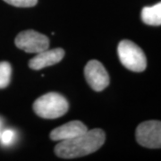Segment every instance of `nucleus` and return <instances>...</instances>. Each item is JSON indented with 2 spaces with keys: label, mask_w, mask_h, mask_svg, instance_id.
<instances>
[{
  "label": "nucleus",
  "mask_w": 161,
  "mask_h": 161,
  "mask_svg": "<svg viewBox=\"0 0 161 161\" xmlns=\"http://www.w3.org/2000/svg\"><path fill=\"white\" fill-rule=\"evenodd\" d=\"M106 140L101 129L88 130L75 138L59 142L55 147V153L62 158H76L92 154L102 146Z\"/></svg>",
  "instance_id": "nucleus-1"
},
{
  "label": "nucleus",
  "mask_w": 161,
  "mask_h": 161,
  "mask_svg": "<svg viewBox=\"0 0 161 161\" xmlns=\"http://www.w3.org/2000/svg\"><path fill=\"white\" fill-rule=\"evenodd\" d=\"M66 98L57 92H49L37 98L33 110L37 115L46 119H55L64 115L68 110Z\"/></svg>",
  "instance_id": "nucleus-2"
},
{
  "label": "nucleus",
  "mask_w": 161,
  "mask_h": 161,
  "mask_svg": "<svg viewBox=\"0 0 161 161\" xmlns=\"http://www.w3.org/2000/svg\"><path fill=\"white\" fill-rule=\"evenodd\" d=\"M117 53L122 64L132 72H143L147 67V59L142 49L131 40H122Z\"/></svg>",
  "instance_id": "nucleus-3"
},
{
  "label": "nucleus",
  "mask_w": 161,
  "mask_h": 161,
  "mask_svg": "<svg viewBox=\"0 0 161 161\" xmlns=\"http://www.w3.org/2000/svg\"><path fill=\"white\" fill-rule=\"evenodd\" d=\"M138 143L149 149L161 148V121H145L136 129Z\"/></svg>",
  "instance_id": "nucleus-4"
},
{
  "label": "nucleus",
  "mask_w": 161,
  "mask_h": 161,
  "mask_svg": "<svg viewBox=\"0 0 161 161\" xmlns=\"http://www.w3.org/2000/svg\"><path fill=\"white\" fill-rule=\"evenodd\" d=\"M15 45L18 48L28 53H40L48 48L49 40L38 31L27 30L16 36Z\"/></svg>",
  "instance_id": "nucleus-5"
},
{
  "label": "nucleus",
  "mask_w": 161,
  "mask_h": 161,
  "mask_svg": "<svg viewBox=\"0 0 161 161\" xmlns=\"http://www.w3.org/2000/svg\"><path fill=\"white\" fill-rule=\"evenodd\" d=\"M87 82L95 92H101L109 84V75L98 60H91L84 68Z\"/></svg>",
  "instance_id": "nucleus-6"
},
{
  "label": "nucleus",
  "mask_w": 161,
  "mask_h": 161,
  "mask_svg": "<svg viewBox=\"0 0 161 161\" xmlns=\"http://www.w3.org/2000/svg\"><path fill=\"white\" fill-rule=\"evenodd\" d=\"M64 57V51L62 48L46 49L37 53V56L29 62L30 68L32 70H40L59 63Z\"/></svg>",
  "instance_id": "nucleus-7"
},
{
  "label": "nucleus",
  "mask_w": 161,
  "mask_h": 161,
  "mask_svg": "<svg viewBox=\"0 0 161 161\" xmlns=\"http://www.w3.org/2000/svg\"><path fill=\"white\" fill-rule=\"evenodd\" d=\"M88 131L87 126L80 121H71L61 126L57 127L50 132V139L53 141H64L75 138Z\"/></svg>",
  "instance_id": "nucleus-8"
},
{
  "label": "nucleus",
  "mask_w": 161,
  "mask_h": 161,
  "mask_svg": "<svg viewBox=\"0 0 161 161\" xmlns=\"http://www.w3.org/2000/svg\"><path fill=\"white\" fill-rule=\"evenodd\" d=\"M142 20L148 25H161V2L152 6L144 7L142 11Z\"/></svg>",
  "instance_id": "nucleus-9"
},
{
  "label": "nucleus",
  "mask_w": 161,
  "mask_h": 161,
  "mask_svg": "<svg viewBox=\"0 0 161 161\" xmlns=\"http://www.w3.org/2000/svg\"><path fill=\"white\" fill-rule=\"evenodd\" d=\"M12 67L8 62H0V89L8 86L11 80Z\"/></svg>",
  "instance_id": "nucleus-10"
},
{
  "label": "nucleus",
  "mask_w": 161,
  "mask_h": 161,
  "mask_svg": "<svg viewBox=\"0 0 161 161\" xmlns=\"http://www.w3.org/2000/svg\"><path fill=\"white\" fill-rule=\"evenodd\" d=\"M16 132L12 129H5L0 132V143L3 146H10L14 143Z\"/></svg>",
  "instance_id": "nucleus-11"
},
{
  "label": "nucleus",
  "mask_w": 161,
  "mask_h": 161,
  "mask_svg": "<svg viewBox=\"0 0 161 161\" xmlns=\"http://www.w3.org/2000/svg\"><path fill=\"white\" fill-rule=\"evenodd\" d=\"M7 4L17 7H31L34 6L38 0H4Z\"/></svg>",
  "instance_id": "nucleus-12"
},
{
  "label": "nucleus",
  "mask_w": 161,
  "mask_h": 161,
  "mask_svg": "<svg viewBox=\"0 0 161 161\" xmlns=\"http://www.w3.org/2000/svg\"><path fill=\"white\" fill-rule=\"evenodd\" d=\"M3 124H4V123H3V119L0 117V132L2 131V128H3Z\"/></svg>",
  "instance_id": "nucleus-13"
}]
</instances>
